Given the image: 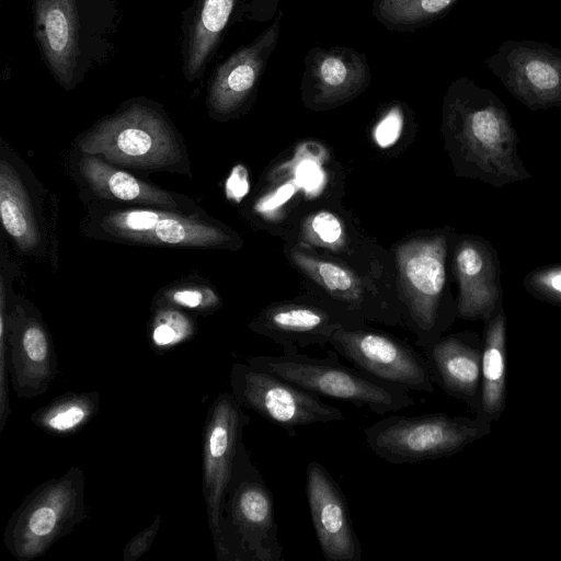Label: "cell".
Segmentation results:
<instances>
[{
  "mask_svg": "<svg viewBox=\"0 0 561 561\" xmlns=\"http://www.w3.org/2000/svg\"><path fill=\"white\" fill-rule=\"evenodd\" d=\"M448 125L472 174L494 186L530 175L517 154V136L502 102L471 85L449 104Z\"/></svg>",
  "mask_w": 561,
  "mask_h": 561,
  "instance_id": "1",
  "label": "cell"
},
{
  "mask_svg": "<svg viewBox=\"0 0 561 561\" xmlns=\"http://www.w3.org/2000/svg\"><path fill=\"white\" fill-rule=\"evenodd\" d=\"M282 554L272 492L242 442L227 490L217 559L279 561Z\"/></svg>",
  "mask_w": 561,
  "mask_h": 561,
  "instance_id": "2",
  "label": "cell"
},
{
  "mask_svg": "<svg viewBox=\"0 0 561 561\" xmlns=\"http://www.w3.org/2000/svg\"><path fill=\"white\" fill-rule=\"evenodd\" d=\"M245 362L319 397L366 407L376 414L398 412L415 404L410 390L348 367L334 357L317 358L298 352L250 356Z\"/></svg>",
  "mask_w": 561,
  "mask_h": 561,
  "instance_id": "3",
  "label": "cell"
},
{
  "mask_svg": "<svg viewBox=\"0 0 561 561\" xmlns=\"http://www.w3.org/2000/svg\"><path fill=\"white\" fill-rule=\"evenodd\" d=\"M85 477L75 466L33 490L9 519L3 542L19 561L43 556L57 540L87 518Z\"/></svg>",
  "mask_w": 561,
  "mask_h": 561,
  "instance_id": "4",
  "label": "cell"
},
{
  "mask_svg": "<svg viewBox=\"0 0 561 561\" xmlns=\"http://www.w3.org/2000/svg\"><path fill=\"white\" fill-rule=\"evenodd\" d=\"M488 432L486 424L444 413L390 415L364 428L369 449L393 465L454 455Z\"/></svg>",
  "mask_w": 561,
  "mask_h": 561,
  "instance_id": "5",
  "label": "cell"
},
{
  "mask_svg": "<svg viewBox=\"0 0 561 561\" xmlns=\"http://www.w3.org/2000/svg\"><path fill=\"white\" fill-rule=\"evenodd\" d=\"M85 154L137 168H164L182 157L165 121L151 108L135 105L103 121L80 140Z\"/></svg>",
  "mask_w": 561,
  "mask_h": 561,
  "instance_id": "6",
  "label": "cell"
},
{
  "mask_svg": "<svg viewBox=\"0 0 561 561\" xmlns=\"http://www.w3.org/2000/svg\"><path fill=\"white\" fill-rule=\"evenodd\" d=\"M229 382L238 403L280 427L290 437L296 430L317 423L341 421L342 411L319 396L272 373L245 363H233Z\"/></svg>",
  "mask_w": 561,
  "mask_h": 561,
  "instance_id": "7",
  "label": "cell"
},
{
  "mask_svg": "<svg viewBox=\"0 0 561 561\" xmlns=\"http://www.w3.org/2000/svg\"><path fill=\"white\" fill-rule=\"evenodd\" d=\"M248 416L232 393H220L210 405L204 433L203 495L216 554L222 542L224 506Z\"/></svg>",
  "mask_w": 561,
  "mask_h": 561,
  "instance_id": "8",
  "label": "cell"
},
{
  "mask_svg": "<svg viewBox=\"0 0 561 561\" xmlns=\"http://www.w3.org/2000/svg\"><path fill=\"white\" fill-rule=\"evenodd\" d=\"M329 344L356 368L408 390L433 392L427 362L405 342L383 332L351 328L336 330Z\"/></svg>",
  "mask_w": 561,
  "mask_h": 561,
  "instance_id": "9",
  "label": "cell"
},
{
  "mask_svg": "<svg viewBox=\"0 0 561 561\" xmlns=\"http://www.w3.org/2000/svg\"><path fill=\"white\" fill-rule=\"evenodd\" d=\"M410 320L422 347L439 339V299L446 273V238L414 240L396 252Z\"/></svg>",
  "mask_w": 561,
  "mask_h": 561,
  "instance_id": "10",
  "label": "cell"
},
{
  "mask_svg": "<svg viewBox=\"0 0 561 561\" xmlns=\"http://www.w3.org/2000/svg\"><path fill=\"white\" fill-rule=\"evenodd\" d=\"M99 229L119 240L178 247H215L229 241L218 227L172 211L156 209L111 210Z\"/></svg>",
  "mask_w": 561,
  "mask_h": 561,
  "instance_id": "11",
  "label": "cell"
},
{
  "mask_svg": "<svg viewBox=\"0 0 561 561\" xmlns=\"http://www.w3.org/2000/svg\"><path fill=\"white\" fill-rule=\"evenodd\" d=\"M306 494L325 560L360 561L363 549L346 497L331 473L318 461H310L306 468Z\"/></svg>",
  "mask_w": 561,
  "mask_h": 561,
  "instance_id": "12",
  "label": "cell"
},
{
  "mask_svg": "<svg viewBox=\"0 0 561 561\" xmlns=\"http://www.w3.org/2000/svg\"><path fill=\"white\" fill-rule=\"evenodd\" d=\"M8 374L15 394L36 398L48 389L57 374V357L51 337L35 317H8Z\"/></svg>",
  "mask_w": 561,
  "mask_h": 561,
  "instance_id": "13",
  "label": "cell"
},
{
  "mask_svg": "<svg viewBox=\"0 0 561 561\" xmlns=\"http://www.w3.org/2000/svg\"><path fill=\"white\" fill-rule=\"evenodd\" d=\"M502 80L533 110L561 105V54L530 43L512 45L504 56Z\"/></svg>",
  "mask_w": 561,
  "mask_h": 561,
  "instance_id": "14",
  "label": "cell"
},
{
  "mask_svg": "<svg viewBox=\"0 0 561 561\" xmlns=\"http://www.w3.org/2000/svg\"><path fill=\"white\" fill-rule=\"evenodd\" d=\"M251 328L278 344L284 353H298L311 344L329 343L339 329L358 328L333 312L309 305H282L264 311Z\"/></svg>",
  "mask_w": 561,
  "mask_h": 561,
  "instance_id": "15",
  "label": "cell"
},
{
  "mask_svg": "<svg viewBox=\"0 0 561 561\" xmlns=\"http://www.w3.org/2000/svg\"><path fill=\"white\" fill-rule=\"evenodd\" d=\"M277 37L276 22L251 45L236 51L219 67L208 94L213 111L219 114L231 113L248 99L259 82Z\"/></svg>",
  "mask_w": 561,
  "mask_h": 561,
  "instance_id": "16",
  "label": "cell"
},
{
  "mask_svg": "<svg viewBox=\"0 0 561 561\" xmlns=\"http://www.w3.org/2000/svg\"><path fill=\"white\" fill-rule=\"evenodd\" d=\"M76 0H35L36 37L53 73L64 84L75 76L79 53Z\"/></svg>",
  "mask_w": 561,
  "mask_h": 561,
  "instance_id": "17",
  "label": "cell"
},
{
  "mask_svg": "<svg viewBox=\"0 0 561 561\" xmlns=\"http://www.w3.org/2000/svg\"><path fill=\"white\" fill-rule=\"evenodd\" d=\"M459 282L458 312L466 319H489L501 296L495 260L488 244L466 239L455 254Z\"/></svg>",
  "mask_w": 561,
  "mask_h": 561,
  "instance_id": "18",
  "label": "cell"
},
{
  "mask_svg": "<svg viewBox=\"0 0 561 561\" xmlns=\"http://www.w3.org/2000/svg\"><path fill=\"white\" fill-rule=\"evenodd\" d=\"M307 75L320 104H336L358 94L369 82L362 55L348 48L318 49L307 62Z\"/></svg>",
  "mask_w": 561,
  "mask_h": 561,
  "instance_id": "19",
  "label": "cell"
},
{
  "mask_svg": "<svg viewBox=\"0 0 561 561\" xmlns=\"http://www.w3.org/2000/svg\"><path fill=\"white\" fill-rule=\"evenodd\" d=\"M433 382L450 396L472 402L481 378L482 354L460 336L438 339L424 347Z\"/></svg>",
  "mask_w": 561,
  "mask_h": 561,
  "instance_id": "20",
  "label": "cell"
},
{
  "mask_svg": "<svg viewBox=\"0 0 561 561\" xmlns=\"http://www.w3.org/2000/svg\"><path fill=\"white\" fill-rule=\"evenodd\" d=\"M80 172L94 193L104 198L176 208L173 196L118 170L93 154L81 158Z\"/></svg>",
  "mask_w": 561,
  "mask_h": 561,
  "instance_id": "21",
  "label": "cell"
},
{
  "mask_svg": "<svg viewBox=\"0 0 561 561\" xmlns=\"http://www.w3.org/2000/svg\"><path fill=\"white\" fill-rule=\"evenodd\" d=\"M0 213L8 234L23 251H31L39 242V230L26 191L13 167L0 163Z\"/></svg>",
  "mask_w": 561,
  "mask_h": 561,
  "instance_id": "22",
  "label": "cell"
},
{
  "mask_svg": "<svg viewBox=\"0 0 561 561\" xmlns=\"http://www.w3.org/2000/svg\"><path fill=\"white\" fill-rule=\"evenodd\" d=\"M505 356V317L500 310L488 324L481 364L482 409L491 419L504 405Z\"/></svg>",
  "mask_w": 561,
  "mask_h": 561,
  "instance_id": "23",
  "label": "cell"
},
{
  "mask_svg": "<svg viewBox=\"0 0 561 561\" xmlns=\"http://www.w3.org/2000/svg\"><path fill=\"white\" fill-rule=\"evenodd\" d=\"M98 392H67L36 410L31 421L51 435H69L78 432L98 413Z\"/></svg>",
  "mask_w": 561,
  "mask_h": 561,
  "instance_id": "24",
  "label": "cell"
},
{
  "mask_svg": "<svg viewBox=\"0 0 561 561\" xmlns=\"http://www.w3.org/2000/svg\"><path fill=\"white\" fill-rule=\"evenodd\" d=\"M236 0H203L192 25L186 73L197 75L214 50L233 10Z\"/></svg>",
  "mask_w": 561,
  "mask_h": 561,
  "instance_id": "25",
  "label": "cell"
},
{
  "mask_svg": "<svg viewBox=\"0 0 561 561\" xmlns=\"http://www.w3.org/2000/svg\"><path fill=\"white\" fill-rule=\"evenodd\" d=\"M291 259L302 272L323 287L332 297L355 310L363 309L364 293L362 285L356 275L348 268L299 251H293Z\"/></svg>",
  "mask_w": 561,
  "mask_h": 561,
  "instance_id": "26",
  "label": "cell"
},
{
  "mask_svg": "<svg viewBox=\"0 0 561 561\" xmlns=\"http://www.w3.org/2000/svg\"><path fill=\"white\" fill-rule=\"evenodd\" d=\"M456 0H381V16L393 24L422 23L446 11Z\"/></svg>",
  "mask_w": 561,
  "mask_h": 561,
  "instance_id": "27",
  "label": "cell"
},
{
  "mask_svg": "<svg viewBox=\"0 0 561 561\" xmlns=\"http://www.w3.org/2000/svg\"><path fill=\"white\" fill-rule=\"evenodd\" d=\"M193 333V322L185 314L173 309L161 310L154 317L151 342L156 348L164 350L185 341Z\"/></svg>",
  "mask_w": 561,
  "mask_h": 561,
  "instance_id": "28",
  "label": "cell"
},
{
  "mask_svg": "<svg viewBox=\"0 0 561 561\" xmlns=\"http://www.w3.org/2000/svg\"><path fill=\"white\" fill-rule=\"evenodd\" d=\"M307 233L318 242L336 247L343 238L341 221L332 213L320 211L313 215L307 224Z\"/></svg>",
  "mask_w": 561,
  "mask_h": 561,
  "instance_id": "29",
  "label": "cell"
},
{
  "mask_svg": "<svg viewBox=\"0 0 561 561\" xmlns=\"http://www.w3.org/2000/svg\"><path fill=\"white\" fill-rule=\"evenodd\" d=\"M525 284L531 291L561 304V265L533 272Z\"/></svg>",
  "mask_w": 561,
  "mask_h": 561,
  "instance_id": "30",
  "label": "cell"
},
{
  "mask_svg": "<svg viewBox=\"0 0 561 561\" xmlns=\"http://www.w3.org/2000/svg\"><path fill=\"white\" fill-rule=\"evenodd\" d=\"M403 116L399 107H393L378 122L374 129V139L381 148L392 146L400 137Z\"/></svg>",
  "mask_w": 561,
  "mask_h": 561,
  "instance_id": "31",
  "label": "cell"
},
{
  "mask_svg": "<svg viewBox=\"0 0 561 561\" xmlns=\"http://www.w3.org/2000/svg\"><path fill=\"white\" fill-rule=\"evenodd\" d=\"M160 522L161 517L157 516L148 527L126 543L123 550L124 561H136L150 549L160 528Z\"/></svg>",
  "mask_w": 561,
  "mask_h": 561,
  "instance_id": "32",
  "label": "cell"
},
{
  "mask_svg": "<svg viewBox=\"0 0 561 561\" xmlns=\"http://www.w3.org/2000/svg\"><path fill=\"white\" fill-rule=\"evenodd\" d=\"M296 188L291 183L278 187L275 192L264 197L259 204L257 209L270 211L286 203L295 193Z\"/></svg>",
  "mask_w": 561,
  "mask_h": 561,
  "instance_id": "33",
  "label": "cell"
},
{
  "mask_svg": "<svg viewBox=\"0 0 561 561\" xmlns=\"http://www.w3.org/2000/svg\"><path fill=\"white\" fill-rule=\"evenodd\" d=\"M172 299L174 302L190 308L209 307L217 302L215 296L205 298L203 293L198 290L178 291L173 294Z\"/></svg>",
  "mask_w": 561,
  "mask_h": 561,
  "instance_id": "34",
  "label": "cell"
},
{
  "mask_svg": "<svg viewBox=\"0 0 561 561\" xmlns=\"http://www.w3.org/2000/svg\"><path fill=\"white\" fill-rule=\"evenodd\" d=\"M249 188L247 172L242 167H237L229 179L228 190L234 198H240L247 194Z\"/></svg>",
  "mask_w": 561,
  "mask_h": 561,
  "instance_id": "35",
  "label": "cell"
}]
</instances>
